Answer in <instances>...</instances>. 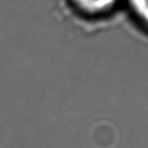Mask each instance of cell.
I'll return each instance as SVG.
<instances>
[{"mask_svg":"<svg viewBox=\"0 0 148 148\" xmlns=\"http://www.w3.org/2000/svg\"><path fill=\"white\" fill-rule=\"evenodd\" d=\"M122 13L140 33L148 37V0H122Z\"/></svg>","mask_w":148,"mask_h":148,"instance_id":"obj_2","label":"cell"},{"mask_svg":"<svg viewBox=\"0 0 148 148\" xmlns=\"http://www.w3.org/2000/svg\"><path fill=\"white\" fill-rule=\"evenodd\" d=\"M63 5L75 20L88 25L110 22L122 13V0H62Z\"/></svg>","mask_w":148,"mask_h":148,"instance_id":"obj_1","label":"cell"}]
</instances>
